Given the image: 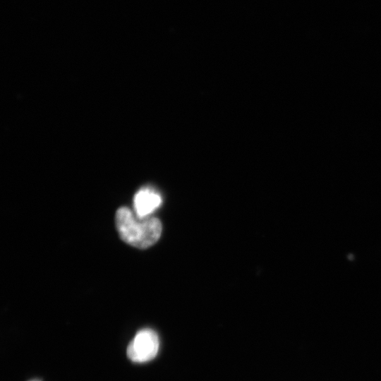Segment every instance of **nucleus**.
Instances as JSON below:
<instances>
[{"instance_id": "f257e3e1", "label": "nucleus", "mask_w": 381, "mask_h": 381, "mask_svg": "<svg viewBox=\"0 0 381 381\" xmlns=\"http://www.w3.org/2000/svg\"><path fill=\"white\" fill-rule=\"evenodd\" d=\"M115 224L120 238L126 243L147 248L155 243L162 234V224L156 217H139L128 207L116 212Z\"/></svg>"}, {"instance_id": "7ed1b4c3", "label": "nucleus", "mask_w": 381, "mask_h": 381, "mask_svg": "<svg viewBox=\"0 0 381 381\" xmlns=\"http://www.w3.org/2000/svg\"><path fill=\"white\" fill-rule=\"evenodd\" d=\"M162 202V198L158 193L149 188H142L134 196L135 212L139 217H149L159 207Z\"/></svg>"}, {"instance_id": "f03ea898", "label": "nucleus", "mask_w": 381, "mask_h": 381, "mask_svg": "<svg viewBox=\"0 0 381 381\" xmlns=\"http://www.w3.org/2000/svg\"><path fill=\"white\" fill-rule=\"evenodd\" d=\"M159 346L156 332L150 329H143L138 332L129 343L127 356L135 363L147 362L157 356Z\"/></svg>"}]
</instances>
